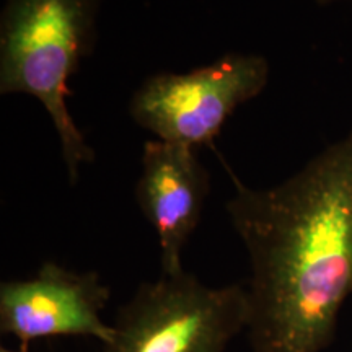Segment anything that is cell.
Masks as SVG:
<instances>
[{
  "label": "cell",
  "instance_id": "7a4b0ae2",
  "mask_svg": "<svg viewBox=\"0 0 352 352\" xmlns=\"http://www.w3.org/2000/svg\"><path fill=\"white\" fill-rule=\"evenodd\" d=\"M100 0H6L0 19V94L34 96L51 116L70 183L95 151L69 111V78L91 54Z\"/></svg>",
  "mask_w": 352,
  "mask_h": 352
},
{
  "label": "cell",
  "instance_id": "ba28073f",
  "mask_svg": "<svg viewBox=\"0 0 352 352\" xmlns=\"http://www.w3.org/2000/svg\"><path fill=\"white\" fill-rule=\"evenodd\" d=\"M320 3H329V2H333V0H318Z\"/></svg>",
  "mask_w": 352,
  "mask_h": 352
},
{
  "label": "cell",
  "instance_id": "277c9868",
  "mask_svg": "<svg viewBox=\"0 0 352 352\" xmlns=\"http://www.w3.org/2000/svg\"><path fill=\"white\" fill-rule=\"evenodd\" d=\"M270 80L259 54L230 52L184 74L148 77L132 95V120L157 139L197 148L212 144L235 109L256 98Z\"/></svg>",
  "mask_w": 352,
  "mask_h": 352
},
{
  "label": "cell",
  "instance_id": "6da1fadb",
  "mask_svg": "<svg viewBox=\"0 0 352 352\" xmlns=\"http://www.w3.org/2000/svg\"><path fill=\"white\" fill-rule=\"evenodd\" d=\"M233 184L226 210L252 267V352H324L352 296V127L277 186Z\"/></svg>",
  "mask_w": 352,
  "mask_h": 352
},
{
  "label": "cell",
  "instance_id": "8992f818",
  "mask_svg": "<svg viewBox=\"0 0 352 352\" xmlns=\"http://www.w3.org/2000/svg\"><path fill=\"white\" fill-rule=\"evenodd\" d=\"M209 186L196 148L160 139L145 142L135 199L157 233L162 274L183 271V248L199 226Z\"/></svg>",
  "mask_w": 352,
  "mask_h": 352
},
{
  "label": "cell",
  "instance_id": "3957f363",
  "mask_svg": "<svg viewBox=\"0 0 352 352\" xmlns=\"http://www.w3.org/2000/svg\"><path fill=\"white\" fill-rule=\"evenodd\" d=\"M246 284L209 287L186 271L142 283L103 352H226L248 327Z\"/></svg>",
  "mask_w": 352,
  "mask_h": 352
},
{
  "label": "cell",
  "instance_id": "52a82bcc",
  "mask_svg": "<svg viewBox=\"0 0 352 352\" xmlns=\"http://www.w3.org/2000/svg\"><path fill=\"white\" fill-rule=\"evenodd\" d=\"M0 352H28V346L21 344L19 349H7V347H0Z\"/></svg>",
  "mask_w": 352,
  "mask_h": 352
},
{
  "label": "cell",
  "instance_id": "5b68a950",
  "mask_svg": "<svg viewBox=\"0 0 352 352\" xmlns=\"http://www.w3.org/2000/svg\"><path fill=\"white\" fill-rule=\"evenodd\" d=\"M111 290L95 271L44 263L30 279L0 285V331L28 346L38 340L87 336L107 346L114 327L101 318Z\"/></svg>",
  "mask_w": 352,
  "mask_h": 352
}]
</instances>
